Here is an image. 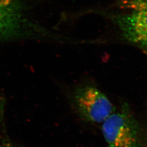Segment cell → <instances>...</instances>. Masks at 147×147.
<instances>
[{
	"mask_svg": "<svg viewBox=\"0 0 147 147\" xmlns=\"http://www.w3.org/2000/svg\"><path fill=\"white\" fill-rule=\"evenodd\" d=\"M45 35L46 31L24 16L14 0H0V42Z\"/></svg>",
	"mask_w": 147,
	"mask_h": 147,
	"instance_id": "obj_2",
	"label": "cell"
},
{
	"mask_svg": "<svg viewBox=\"0 0 147 147\" xmlns=\"http://www.w3.org/2000/svg\"><path fill=\"white\" fill-rule=\"evenodd\" d=\"M111 18L125 40L147 51V13L132 11Z\"/></svg>",
	"mask_w": 147,
	"mask_h": 147,
	"instance_id": "obj_4",
	"label": "cell"
},
{
	"mask_svg": "<svg viewBox=\"0 0 147 147\" xmlns=\"http://www.w3.org/2000/svg\"><path fill=\"white\" fill-rule=\"evenodd\" d=\"M74 101L79 114L92 123H102L114 112L110 100L93 86H84L77 89Z\"/></svg>",
	"mask_w": 147,
	"mask_h": 147,
	"instance_id": "obj_3",
	"label": "cell"
},
{
	"mask_svg": "<svg viewBox=\"0 0 147 147\" xmlns=\"http://www.w3.org/2000/svg\"><path fill=\"white\" fill-rule=\"evenodd\" d=\"M101 129L108 147H141L140 126L126 103L102 123Z\"/></svg>",
	"mask_w": 147,
	"mask_h": 147,
	"instance_id": "obj_1",
	"label": "cell"
},
{
	"mask_svg": "<svg viewBox=\"0 0 147 147\" xmlns=\"http://www.w3.org/2000/svg\"><path fill=\"white\" fill-rule=\"evenodd\" d=\"M119 5L123 8L147 13V0H120Z\"/></svg>",
	"mask_w": 147,
	"mask_h": 147,
	"instance_id": "obj_5",
	"label": "cell"
},
{
	"mask_svg": "<svg viewBox=\"0 0 147 147\" xmlns=\"http://www.w3.org/2000/svg\"><path fill=\"white\" fill-rule=\"evenodd\" d=\"M0 147H17L11 144V143H3L2 144H1L0 146Z\"/></svg>",
	"mask_w": 147,
	"mask_h": 147,
	"instance_id": "obj_6",
	"label": "cell"
}]
</instances>
